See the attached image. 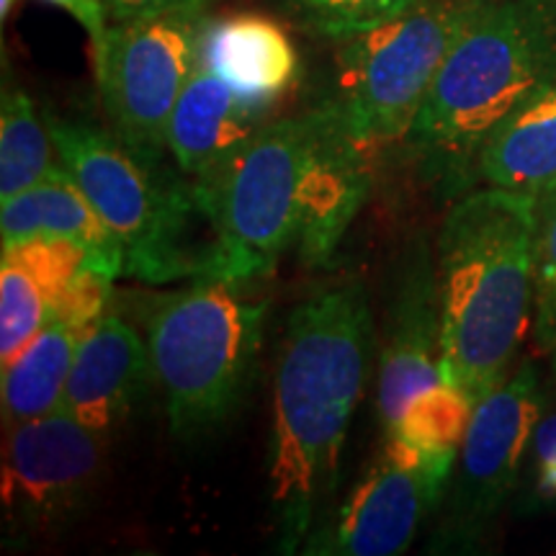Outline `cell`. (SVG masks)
Instances as JSON below:
<instances>
[{
    "mask_svg": "<svg viewBox=\"0 0 556 556\" xmlns=\"http://www.w3.org/2000/svg\"><path fill=\"white\" fill-rule=\"evenodd\" d=\"M368 345L371 312L358 283L319 291L289 315L268 446L278 552H302L328 516L348 428L364 392Z\"/></svg>",
    "mask_w": 556,
    "mask_h": 556,
    "instance_id": "obj_1",
    "label": "cell"
},
{
    "mask_svg": "<svg viewBox=\"0 0 556 556\" xmlns=\"http://www.w3.org/2000/svg\"><path fill=\"white\" fill-rule=\"evenodd\" d=\"M536 197H456L435 238L441 377L479 402L507 377L533 323Z\"/></svg>",
    "mask_w": 556,
    "mask_h": 556,
    "instance_id": "obj_2",
    "label": "cell"
},
{
    "mask_svg": "<svg viewBox=\"0 0 556 556\" xmlns=\"http://www.w3.org/2000/svg\"><path fill=\"white\" fill-rule=\"evenodd\" d=\"M556 80V0H484L451 47L402 148L433 189L477 176L492 129Z\"/></svg>",
    "mask_w": 556,
    "mask_h": 556,
    "instance_id": "obj_3",
    "label": "cell"
},
{
    "mask_svg": "<svg viewBox=\"0 0 556 556\" xmlns=\"http://www.w3.org/2000/svg\"><path fill=\"white\" fill-rule=\"evenodd\" d=\"M323 148V111L278 119L193 178L214 240L212 276L240 283L268 276L307 232Z\"/></svg>",
    "mask_w": 556,
    "mask_h": 556,
    "instance_id": "obj_4",
    "label": "cell"
},
{
    "mask_svg": "<svg viewBox=\"0 0 556 556\" xmlns=\"http://www.w3.org/2000/svg\"><path fill=\"white\" fill-rule=\"evenodd\" d=\"M47 124L60 163L119 240L124 276L144 283L212 276L214 248L193 238L197 222L208 225L193 180L168 176L116 135L52 114Z\"/></svg>",
    "mask_w": 556,
    "mask_h": 556,
    "instance_id": "obj_5",
    "label": "cell"
},
{
    "mask_svg": "<svg viewBox=\"0 0 556 556\" xmlns=\"http://www.w3.org/2000/svg\"><path fill=\"white\" fill-rule=\"evenodd\" d=\"M263 319L266 304L248 302L225 278H197L152 309L148 345L173 435L201 438L232 415L253 377Z\"/></svg>",
    "mask_w": 556,
    "mask_h": 556,
    "instance_id": "obj_6",
    "label": "cell"
},
{
    "mask_svg": "<svg viewBox=\"0 0 556 556\" xmlns=\"http://www.w3.org/2000/svg\"><path fill=\"white\" fill-rule=\"evenodd\" d=\"M484 0H433L392 24L345 39L328 103L348 137L377 163L402 144L451 47Z\"/></svg>",
    "mask_w": 556,
    "mask_h": 556,
    "instance_id": "obj_7",
    "label": "cell"
},
{
    "mask_svg": "<svg viewBox=\"0 0 556 556\" xmlns=\"http://www.w3.org/2000/svg\"><path fill=\"white\" fill-rule=\"evenodd\" d=\"M204 11L119 21L93 54V73L114 135L144 160H163L168 122L201 60Z\"/></svg>",
    "mask_w": 556,
    "mask_h": 556,
    "instance_id": "obj_8",
    "label": "cell"
},
{
    "mask_svg": "<svg viewBox=\"0 0 556 556\" xmlns=\"http://www.w3.org/2000/svg\"><path fill=\"white\" fill-rule=\"evenodd\" d=\"M539 422L541 384L533 364L520 366L477 402L435 548H469L484 536L518 482Z\"/></svg>",
    "mask_w": 556,
    "mask_h": 556,
    "instance_id": "obj_9",
    "label": "cell"
},
{
    "mask_svg": "<svg viewBox=\"0 0 556 556\" xmlns=\"http://www.w3.org/2000/svg\"><path fill=\"white\" fill-rule=\"evenodd\" d=\"M454 464L456 458L426 454L389 433L366 477L330 518L319 520L302 554H402L446 492Z\"/></svg>",
    "mask_w": 556,
    "mask_h": 556,
    "instance_id": "obj_10",
    "label": "cell"
},
{
    "mask_svg": "<svg viewBox=\"0 0 556 556\" xmlns=\"http://www.w3.org/2000/svg\"><path fill=\"white\" fill-rule=\"evenodd\" d=\"M5 430L0 479L5 523L41 531L80 510L101 475L106 435L62 407Z\"/></svg>",
    "mask_w": 556,
    "mask_h": 556,
    "instance_id": "obj_11",
    "label": "cell"
},
{
    "mask_svg": "<svg viewBox=\"0 0 556 556\" xmlns=\"http://www.w3.org/2000/svg\"><path fill=\"white\" fill-rule=\"evenodd\" d=\"M441 377V304L435 263L426 240H415L389 312L387 345L379 374V420L384 433L397 426L409 400Z\"/></svg>",
    "mask_w": 556,
    "mask_h": 556,
    "instance_id": "obj_12",
    "label": "cell"
},
{
    "mask_svg": "<svg viewBox=\"0 0 556 556\" xmlns=\"http://www.w3.org/2000/svg\"><path fill=\"white\" fill-rule=\"evenodd\" d=\"M155 377L150 345L114 307L80 345L70 371L62 409L106 435L137 405Z\"/></svg>",
    "mask_w": 556,
    "mask_h": 556,
    "instance_id": "obj_13",
    "label": "cell"
},
{
    "mask_svg": "<svg viewBox=\"0 0 556 556\" xmlns=\"http://www.w3.org/2000/svg\"><path fill=\"white\" fill-rule=\"evenodd\" d=\"M88 266H93L88 250L73 240L31 238L3 245L0 366H9L37 338Z\"/></svg>",
    "mask_w": 556,
    "mask_h": 556,
    "instance_id": "obj_14",
    "label": "cell"
},
{
    "mask_svg": "<svg viewBox=\"0 0 556 556\" xmlns=\"http://www.w3.org/2000/svg\"><path fill=\"white\" fill-rule=\"evenodd\" d=\"M263 111L199 60L170 114V155L186 176H204L263 127Z\"/></svg>",
    "mask_w": 556,
    "mask_h": 556,
    "instance_id": "obj_15",
    "label": "cell"
},
{
    "mask_svg": "<svg viewBox=\"0 0 556 556\" xmlns=\"http://www.w3.org/2000/svg\"><path fill=\"white\" fill-rule=\"evenodd\" d=\"M201 60L261 109L289 93L299 78L296 47L274 18L261 13L206 21Z\"/></svg>",
    "mask_w": 556,
    "mask_h": 556,
    "instance_id": "obj_16",
    "label": "cell"
},
{
    "mask_svg": "<svg viewBox=\"0 0 556 556\" xmlns=\"http://www.w3.org/2000/svg\"><path fill=\"white\" fill-rule=\"evenodd\" d=\"M0 232L3 245L31 238L73 240L88 250L93 266L103 274L116 278L124 270L119 240L62 163L41 184L3 201Z\"/></svg>",
    "mask_w": 556,
    "mask_h": 556,
    "instance_id": "obj_17",
    "label": "cell"
},
{
    "mask_svg": "<svg viewBox=\"0 0 556 556\" xmlns=\"http://www.w3.org/2000/svg\"><path fill=\"white\" fill-rule=\"evenodd\" d=\"M477 176L484 186L533 197L556 186V80L492 129Z\"/></svg>",
    "mask_w": 556,
    "mask_h": 556,
    "instance_id": "obj_18",
    "label": "cell"
},
{
    "mask_svg": "<svg viewBox=\"0 0 556 556\" xmlns=\"http://www.w3.org/2000/svg\"><path fill=\"white\" fill-rule=\"evenodd\" d=\"M101 319L52 317L37 338L3 366L0 409L5 428L60 409L80 345Z\"/></svg>",
    "mask_w": 556,
    "mask_h": 556,
    "instance_id": "obj_19",
    "label": "cell"
},
{
    "mask_svg": "<svg viewBox=\"0 0 556 556\" xmlns=\"http://www.w3.org/2000/svg\"><path fill=\"white\" fill-rule=\"evenodd\" d=\"M54 139L37 106L5 78L0 101V204L50 176Z\"/></svg>",
    "mask_w": 556,
    "mask_h": 556,
    "instance_id": "obj_20",
    "label": "cell"
},
{
    "mask_svg": "<svg viewBox=\"0 0 556 556\" xmlns=\"http://www.w3.org/2000/svg\"><path fill=\"white\" fill-rule=\"evenodd\" d=\"M475 407L477 402L464 389L448 384V381H438L409 400L397 426L389 433L400 435L409 446L426 451V454L456 458L464 438H467Z\"/></svg>",
    "mask_w": 556,
    "mask_h": 556,
    "instance_id": "obj_21",
    "label": "cell"
},
{
    "mask_svg": "<svg viewBox=\"0 0 556 556\" xmlns=\"http://www.w3.org/2000/svg\"><path fill=\"white\" fill-rule=\"evenodd\" d=\"M281 3L296 24L315 37L345 41L420 11L433 0H281Z\"/></svg>",
    "mask_w": 556,
    "mask_h": 556,
    "instance_id": "obj_22",
    "label": "cell"
},
{
    "mask_svg": "<svg viewBox=\"0 0 556 556\" xmlns=\"http://www.w3.org/2000/svg\"><path fill=\"white\" fill-rule=\"evenodd\" d=\"M531 340L539 356L556 361V186L536 197Z\"/></svg>",
    "mask_w": 556,
    "mask_h": 556,
    "instance_id": "obj_23",
    "label": "cell"
},
{
    "mask_svg": "<svg viewBox=\"0 0 556 556\" xmlns=\"http://www.w3.org/2000/svg\"><path fill=\"white\" fill-rule=\"evenodd\" d=\"M45 3L58 5L65 13H70L78 24L86 29L90 45H93V54H99L106 45L109 37V9L103 0H45Z\"/></svg>",
    "mask_w": 556,
    "mask_h": 556,
    "instance_id": "obj_24",
    "label": "cell"
},
{
    "mask_svg": "<svg viewBox=\"0 0 556 556\" xmlns=\"http://www.w3.org/2000/svg\"><path fill=\"white\" fill-rule=\"evenodd\" d=\"M533 458H536V484L546 497H556V413L541 417L533 435Z\"/></svg>",
    "mask_w": 556,
    "mask_h": 556,
    "instance_id": "obj_25",
    "label": "cell"
},
{
    "mask_svg": "<svg viewBox=\"0 0 556 556\" xmlns=\"http://www.w3.org/2000/svg\"><path fill=\"white\" fill-rule=\"evenodd\" d=\"M103 3H106L109 16L119 24V21L160 16V13L173 11H206V5L214 0H103Z\"/></svg>",
    "mask_w": 556,
    "mask_h": 556,
    "instance_id": "obj_26",
    "label": "cell"
},
{
    "mask_svg": "<svg viewBox=\"0 0 556 556\" xmlns=\"http://www.w3.org/2000/svg\"><path fill=\"white\" fill-rule=\"evenodd\" d=\"M13 5H16V0H0V18H9V13L13 11Z\"/></svg>",
    "mask_w": 556,
    "mask_h": 556,
    "instance_id": "obj_27",
    "label": "cell"
}]
</instances>
